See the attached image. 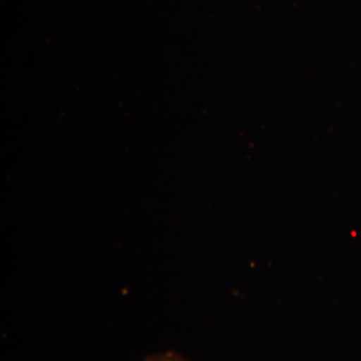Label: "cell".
<instances>
[{"mask_svg": "<svg viewBox=\"0 0 361 361\" xmlns=\"http://www.w3.org/2000/svg\"><path fill=\"white\" fill-rule=\"evenodd\" d=\"M142 361H189L182 355L175 353H164L160 355L149 356Z\"/></svg>", "mask_w": 361, "mask_h": 361, "instance_id": "1", "label": "cell"}]
</instances>
